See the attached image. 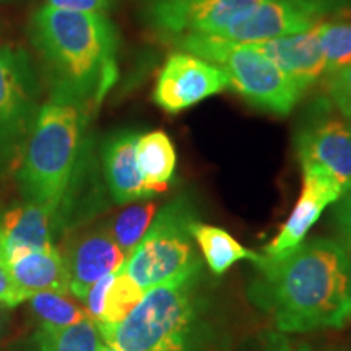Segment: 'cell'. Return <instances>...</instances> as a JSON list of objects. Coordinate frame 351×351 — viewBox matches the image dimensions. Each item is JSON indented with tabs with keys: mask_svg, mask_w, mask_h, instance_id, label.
<instances>
[{
	"mask_svg": "<svg viewBox=\"0 0 351 351\" xmlns=\"http://www.w3.org/2000/svg\"><path fill=\"white\" fill-rule=\"evenodd\" d=\"M7 269L26 300L43 291L70 293L64 257L56 247L20 254L7 262Z\"/></svg>",
	"mask_w": 351,
	"mask_h": 351,
	"instance_id": "obj_17",
	"label": "cell"
},
{
	"mask_svg": "<svg viewBox=\"0 0 351 351\" xmlns=\"http://www.w3.org/2000/svg\"><path fill=\"white\" fill-rule=\"evenodd\" d=\"M350 296H351V282H350Z\"/></svg>",
	"mask_w": 351,
	"mask_h": 351,
	"instance_id": "obj_33",
	"label": "cell"
},
{
	"mask_svg": "<svg viewBox=\"0 0 351 351\" xmlns=\"http://www.w3.org/2000/svg\"><path fill=\"white\" fill-rule=\"evenodd\" d=\"M307 3H313V5L319 7L326 15L328 13L337 10V8L341 7L345 3V0H304Z\"/></svg>",
	"mask_w": 351,
	"mask_h": 351,
	"instance_id": "obj_30",
	"label": "cell"
},
{
	"mask_svg": "<svg viewBox=\"0 0 351 351\" xmlns=\"http://www.w3.org/2000/svg\"><path fill=\"white\" fill-rule=\"evenodd\" d=\"M191 234L200 247L208 269L217 276L225 274L239 261H251L254 265L262 261L261 254L245 249L230 232L218 226L205 225L195 219L191 225Z\"/></svg>",
	"mask_w": 351,
	"mask_h": 351,
	"instance_id": "obj_19",
	"label": "cell"
},
{
	"mask_svg": "<svg viewBox=\"0 0 351 351\" xmlns=\"http://www.w3.org/2000/svg\"><path fill=\"white\" fill-rule=\"evenodd\" d=\"M199 274L147 289L119 324L96 322L101 340L117 351H191L199 326Z\"/></svg>",
	"mask_w": 351,
	"mask_h": 351,
	"instance_id": "obj_4",
	"label": "cell"
},
{
	"mask_svg": "<svg viewBox=\"0 0 351 351\" xmlns=\"http://www.w3.org/2000/svg\"><path fill=\"white\" fill-rule=\"evenodd\" d=\"M145 291L124 270H117L104 302L103 317L98 322L119 324L142 301Z\"/></svg>",
	"mask_w": 351,
	"mask_h": 351,
	"instance_id": "obj_23",
	"label": "cell"
},
{
	"mask_svg": "<svg viewBox=\"0 0 351 351\" xmlns=\"http://www.w3.org/2000/svg\"><path fill=\"white\" fill-rule=\"evenodd\" d=\"M317 26L291 36L243 44L270 59L307 91L326 73V56Z\"/></svg>",
	"mask_w": 351,
	"mask_h": 351,
	"instance_id": "obj_13",
	"label": "cell"
},
{
	"mask_svg": "<svg viewBox=\"0 0 351 351\" xmlns=\"http://www.w3.org/2000/svg\"><path fill=\"white\" fill-rule=\"evenodd\" d=\"M251 300L285 333L341 328L351 319V262L333 239L315 238L288 256H262Z\"/></svg>",
	"mask_w": 351,
	"mask_h": 351,
	"instance_id": "obj_1",
	"label": "cell"
},
{
	"mask_svg": "<svg viewBox=\"0 0 351 351\" xmlns=\"http://www.w3.org/2000/svg\"><path fill=\"white\" fill-rule=\"evenodd\" d=\"M29 306L44 328H65L90 319L85 306L77 304L67 295L43 291L29 296Z\"/></svg>",
	"mask_w": 351,
	"mask_h": 351,
	"instance_id": "obj_21",
	"label": "cell"
},
{
	"mask_svg": "<svg viewBox=\"0 0 351 351\" xmlns=\"http://www.w3.org/2000/svg\"><path fill=\"white\" fill-rule=\"evenodd\" d=\"M262 0H143L145 23L158 36L217 34Z\"/></svg>",
	"mask_w": 351,
	"mask_h": 351,
	"instance_id": "obj_7",
	"label": "cell"
},
{
	"mask_svg": "<svg viewBox=\"0 0 351 351\" xmlns=\"http://www.w3.org/2000/svg\"><path fill=\"white\" fill-rule=\"evenodd\" d=\"M34 93V77L28 59L0 46V129H15L25 124L32 116Z\"/></svg>",
	"mask_w": 351,
	"mask_h": 351,
	"instance_id": "obj_15",
	"label": "cell"
},
{
	"mask_svg": "<svg viewBox=\"0 0 351 351\" xmlns=\"http://www.w3.org/2000/svg\"><path fill=\"white\" fill-rule=\"evenodd\" d=\"M173 44L179 51L218 64L225 70L230 88L262 112L288 116L306 93L278 65L243 43L226 41L217 34H187Z\"/></svg>",
	"mask_w": 351,
	"mask_h": 351,
	"instance_id": "obj_5",
	"label": "cell"
},
{
	"mask_svg": "<svg viewBox=\"0 0 351 351\" xmlns=\"http://www.w3.org/2000/svg\"><path fill=\"white\" fill-rule=\"evenodd\" d=\"M56 215L43 205L25 202L0 218L5 263L20 254L52 249V219Z\"/></svg>",
	"mask_w": 351,
	"mask_h": 351,
	"instance_id": "obj_16",
	"label": "cell"
},
{
	"mask_svg": "<svg viewBox=\"0 0 351 351\" xmlns=\"http://www.w3.org/2000/svg\"><path fill=\"white\" fill-rule=\"evenodd\" d=\"M262 351H313L307 343H301V341H291L287 337L276 335V333H270L267 337L265 345H263Z\"/></svg>",
	"mask_w": 351,
	"mask_h": 351,
	"instance_id": "obj_29",
	"label": "cell"
},
{
	"mask_svg": "<svg viewBox=\"0 0 351 351\" xmlns=\"http://www.w3.org/2000/svg\"><path fill=\"white\" fill-rule=\"evenodd\" d=\"M135 153L148 191L153 195L168 191L178 163L174 143L169 135L163 130H152L138 135Z\"/></svg>",
	"mask_w": 351,
	"mask_h": 351,
	"instance_id": "obj_18",
	"label": "cell"
},
{
	"mask_svg": "<svg viewBox=\"0 0 351 351\" xmlns=\"http://www.w3.org/2000/svg\"><path fill=\"white\" fill-rule=\"evenodd\" d=\"M99 351H117V350L111 348V346H106V345H103V346H101V350H99Z\"/></svg>",
	"mask_w": 351,
	"mask_h": 351,
	"instance_id": "obj_31",
	"label": "cell"
},
{
	"mask_svg": "<svg viewBox=\"0 0 351 351\" xmlns=\"http://www.w3.org/2000/svg\"><path fill=\"white\" fill-rule=\"evenodd\" d=\"M64 262L69 274L70 293L83 301L98 280L121 269L125 256L106 228H98L78 236L67 249Z\"/></svg>",
	"mask_w": 351,
	"mask_h": 351,
	"instance_id": "obj_12",
	"label": "cell"
},
{
	"mask_svg": "<svg viewBox=\"0 0 351 351\" xmlns=\"http://www.w3.org/2000/svg\"><path fill=\"white\" fill-rule=\"evenodd\" d=\"M156 210V204H153V202L132 205V207L122 210L106 226L109 236L114 239V243L119 245L125 258L137 247L145 232L148 231V228H150L158 213Z\"/></svg>",
	"mask_w": 351,
	"mask_h": 351,
	"instance_id": "obj_22",
	"label": "cell"
},
{
	"mask_svg": "<svg viewBox=\"0 0 351 351\" xmlns=\"http://www.w3.org/2000/svg\"><path fill=\"white\" fill-rule=\"evenodd\" d=\"M33 44L54 90L85 106H99L117 80L119 38L103 13L70 12L47 3L32 23Z\"/></svg>",
	"mask_w": 351,
	"mask_h": 351,
	"instance_id": "obj_2",
	"label": "cell"
},
{
	"mask_svg": "<svg viewBox=\"0 0 351 351\" xmlns=\"http://www.w3.org/2000/svg\"><path fill=\"white\" fill-rule=\"evenodd\" d=\"M301 169L302 189L300 199L285 225L280 228L278 234L263 249V256L270 258L285 257L300 247L324 210L345 195L340 184L326 171L315 166H301Z\"/></svg>",
	"mask_w": 351,
	"mask_h": 351,
	"instance_id": "obj_11",
	"label": "cell"
},
{
	"mask_svg": "<svg viewBox=\"0 0 351 351\" xmlns=\"http://www.w3.org/2000/svg\"><path fill=\"white\" fill-rule=\"evenodd\" d=\"M34 343V351H99L103 340L95 320L86 319L65 328L41 327Z\"/></svg>",
	"mask_w": 351,
	"mask_h": 351,
	"instance_id": "obj_20",
	"label": "cell"
},
{
	"mask_svg": "<svg viewBox=\"0 0 351 351\" xmlns=\"http://www.w3.org/2000/svg\"><path fill=\"white\" fill-rule=\"evenodd\" d=\"M195 219L194 205L187 197L169 202L156 213L121 270L143 291L200 271V261L191 234V225Z\"/></svg>",
	"mask_w": 351,
	"mask_h": 351,
	"instance_id": "obj_6",
	"label": "cell"
},
{
	"mask_svg": "<svg viewBox=\"0 0 351 351\" xmlns=\"http://www.w3.org/2000/svg\"><path fill=\"white\" fill-rule=\"evenodd\" d=\"M326 91L332 106H335L346 119L351 121V64L328 73Z\"/></svg>",
	"mask_w": 351,
	"mask_h": 351,
	"instance_id": "obj_25",
	"label": "cell"
},
{
	"mask_svg": "<svg viewBox=\"0 0 351 351\" xmlns=\"http://www.w3.org/2000/svg\"><path fill=\"white\" fill-rule=\"evenodd\" d=\"M326 13L304 0H262L236 16L217 36L232 43H257L313 29Z\"/></svg>",
	"mask_w": 351,
	"mask_h": 351,
	"instance_id": "obj_10",
	"label": "cell"
},
{
	"mask_svg": "<svg viewBox=\"0 0 351 351\" xmlns=\"http://www.w3.org/2000/svg\"><path fill=\"white\" fill-rule=\"evenodd\" d=\"M333 223H335L337 234H339V241L337 243L340 244V247L343 249L346 257L351 262V192L335 202Z\"/></svg>",
	"mask_w": 351,
	"mask_h": 351,
	"instance_id": "obj_26",
	"label": "cell"
},
{
	"mask_svg": "<svg viewBox=\"0 0 351 351\" xmlns=\"http://www.w3.org/2000/svg\"><path fill=\"white\" fill-rule=\"evenodd\" d=\"M2 327H3V320H2V314H0V332H2Z\"/></svg>",
	"mask_w": 351,
	"mask_h": 351,
	"instance_id": "obj_32",
	"label": "cell"
},
{
	"mask_svg": "<svg viewBox=\"0 0 351 351\" xmlns=\"http://www.w3.org/2000/svg\"><path fill=\"white\" fill-rule=\"evenodd\" d=\"M25 300L26 296L23 295V291L16 287L15 280L12 278L7 265L3 262H0V304L7 307H15Z\"/></svg>",
	"mask_w": 351,
	"mask_h": 351,
	"instance_id": "obj_28",
	"label": "cell"
},
{
	"mask_svg": "<svg viewBox=\"0 0 351 351\" xmlns=\"http://www.w3.org/2000/svg\"><path fill=\"white\" fill-rule=\"evenodd\" d=\"M230 88L225 70L189 52H173L160 70L153 101L168 114H179Z\"/></svg>",
	"mask_w": 351,
	"mask_h": 351,
	"instance_id": "obj_9",
	"label": "cell"
},
{
	"mask_svg": "<svg viewBox=\"0 0 351 351\" xmlns=\"http://www.w3.org/2000/svg\"><path fill=\"white\" fill-rule=\"evenodd\" d=\"M114 275H116V271L98 280V282L90 288V291L86 293L85 300H83V304H85L88 315H90V319L95 320V322H98V320H101V317H103L104 302H106V296H108L109 288H111L112 285Z\"/></svg>",
	"mask_w": 351,
	"mask_h": 351,
	"instance_id": "obj_27",
	"label": "cell"
},
{
	"mask_svg": "<svg viewBox=\"0 0 351 351\" xmlns=\"http://www.w3.org/2000/svg\"><path fill=\"white\" fill-rule=\"evenodd\" d=\"M327 101L317 104L311 117L300 127L295 148L301 166L326 171L351 192V124L328 114Z\"/></svg>",
	"mask_w": 351,
	"mask_h": 351,
	"instance_id": "obj_8",
	"label": "cell"
},
{
	"mask_svg": "<svg viewBox=\"0 0 351 351\" xmlns=\"http://www.w3.org/2000/svg\"><path fill=\"white\" fill-rule=\"evenodd\" d=\"M137 138L138 135L132 130L117 132L106 140L103 147L104 176L112 200L117 205L134 204L155 197L145 186L140 173L135 153Z\"/></svg>",
	"mask_w": 351,
	"mask_h": 351,
	"instance_id": "obj_14",
	"label": "cell"
},
{
	"mask_svg": "<svg viewBox=\"0 0 351 351\" xmlns=\"http://www.w3.org/2000/svg\"><path fill=\"white\" fill-rule=\"evenodd\" d=\"M319 38L326 56V75L351 64V23L328 21L320 23Z\"/></svg>",
	"mask_w": 351,
	"mask_h": 351,
	"instance_id": "obj_24",
	"label": "cell"
},
{
	"mask_svg": "<svg viewBox=\"0 0 351 351\" xmlns=\"http://www.w3.org/2000/svg\"><path fill=\"white\" fill-rule=\"evenodd\" d=\"M88 106L52 91L29 124L19 184L26 202L57 213L75 171Z\"/></svg>",
	"mask_w": 351,
	"mask_h": 351,
	"instance_id": "obj_3",
	"label": "cell"
}]
</instances>
